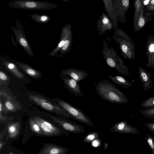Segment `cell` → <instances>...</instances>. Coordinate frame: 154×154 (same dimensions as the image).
Masks as SVG:
<instances>
[{"mask_svg":"<svg viewBox=\"0 0 154 154\" xmlns=\"http://www.w3.org/2000/svg\"><path fill=\"white\" fill-rule=\"evenodd\" d=\"M96 90L101 98L111 103L126 104L130 102L127 96L108 80L100 81L96 85Z\"/></svg>","mask_w":154,"mask_h":154,"instance_id":"6da1fadb","label":"cell"},{"mask_svg":"<svg viewBox=\"0 0 154 154\" xmlns=\"http://www.w3.org/2000/svg\"><path fill=\"white\" fill-rule=\"evenodd\" d=\"M101 52L103 59L110 67L125 75H131L129 71V68L125 64L124 61L118 56L113 47H109L105 40L103 41V49Z\"/></svg>","mask_w":154,"mask_h":154,"instance_id":"7a4b0ae2","label":"cell"},{"mask_svg":"<svg viewBox=\"0 0 154 154\" xmlns=\"http://www.w3.org/2000/svg\"><path fill=\"white\" fill-rule=\"evenodd\" d=\"M113 38L115 42L119 45L124 58L131 60H134L136 53L135 45L133 39L119 28L115 30Z\"/></svg>","mask_w":154,"mask_h":154,"instance_id":"3957f363","label":"cell"},{"mask_svg":"<svg viewBox=\"0 0 154 154\" xmlns=\"http://www.w3.org/2000/svg\"><path fill=\"white\" fill-rule=\"evenodd\" d=\"M58 104L69 115L70 118L89 126L94 127L92 121L81 109L61 100L58 101Z\"/></svg>","mask_w":154,"mask_h":154,"instance_id":"277c9868","label":"cell"},{"mask_svg":"<svg viewBox=\"0 0 154 154\" xmlns=\"http://www.w3.org/2000/svg\"><path fill=\"white\" fill-rule=\"evenodd\" d=\"M30 100L35 103L43 109L50 112L56 113L63 118H70L69 115L59 105L54 104L43 97L34 94H30L29 97Z\"/></svg>","mask_w":154,"mask_h":154,"instance_id":"5b68a950","label":"cell"},{"mask_svg":"<svg viewBox=\"0 0 154 154\" xmlns=\"http://www.w3.org/2000/svg\"><path fill=\"white\" fill-rule=\"evenodd\" d=\"M9 6L12 8L33 10L50 9L58 7L48 2L23 0H14L9 3Z\"/></svg>","mask_w":154,"mask_h":154,"instance_id":"8992f818","label":"cell"},{"mask_svg":"<svg viewBox=\"0 0 154 154\" xmlns=\"http://www.w3.org/2000/svg\"><path fill=\"white\" fill-rule=\"evenodd\" d=\"M32 119L39 126L43 134L48 136H57L62 135L66 131L39 117L33 116Z\"/></svg>","mask_w":154,"mask_h":154,"instance_id":"52a82bcc","label":"cell"},{"mask_svg":"<svg viewBox=\"0 0 154 154\" xmlns=\"http://www.w3.org/2000/svg\"><path fill=\"white\" fill-rule=\"evenodd\" d=\"M51 118L54 122L66 132L78 134L85 131V129L83 126L75 122L67 120L65 118L62 119L54 116H51Z\"/></svg>","mask_w":154,"mask_h":154,"instance_id":"ba28073f","label":"cell"},{"mask_svg":"<svg viewBox=\"0 0 154 154\" xmlns=\"http://www.w3.org/2000/svg\"><path fill=\"white\" fill-rule=\"evenodd\" d=\"M116 8V14L118 21L125 23L126 22V14L129 6V0H113Z\"/></svg>","mask_w":154,"mask_h":154,"instance_id":"9c48e42d","label":"cell"},{"mask_svg":"<svg viewBox=\"0 0 154 154\" xmlns=\"http://www.w3.org/2000/svg\"><path fill=\"white\" fill-rule=\"evenodd\" d=\"M61 78L65 84V87L75 95L80 97L84 94L82 91L79 82L74 79L62 74Z\"/></svg>","mask_w":154,"mask_h":154,"instance_id":"30bf717a","label":"cell"},{"mask_svg":"<svg viewBox=\"0 0 154 154\" xmlns=\"http://www.w3.org/2000/svg\"><path fill=\"white\" fill-rule=\"evenodd\" d=\"M110 131L120 133H139L136 128L132 127L126 121H121L116 123L111 127Z\"/></svg>","mask_w":154,"mask_h":154,"instance_id":"8fae6325","label":"cell"},{"mask_svg":"<svg viewBox=\"0 0 154 154\" xmlns=\"http://www.w3.org/2000/svg\"><path fill=\"white\" fill-rule=\"evenodd\" d=\"M107 16L113 25L115 30L118 26V20L116 14V8L113 4V0H103Z\"/></svg>","mask_w":154,"mask_h":154,"instance_id":"7c38bea8","label":"cell"},{"mask_svg":"<svg viewBox=\"0 0 154 154\" xmlns=\"http://www.w3.org/2000/svg\"><path fill=\"white\" fill-rule=\"evenodd\" d=\"M113 25L106 14L103 12L99 17L97 22V29L99 34L103 35L107 30L111 31Z\"/></svg>","mask_w":154,"mask_h":154,"instance_id":"4fadbf2b","label":"cell"},{"mask_svg":"<svg viewBox=\"0 0 154 154\" xmlns=\"http://www.w3.org/2000/svg\"><path fill=\"white\" fill-rule=\"evenodd\" d=\"M68 149L58 145L45 143L37 154H67Z\"/></svg>","mask_w":154,"mask_h":154,"instance_id":"5bb4252c","label":"cell"},{"mask_svg":"<svg viewBox=\"0 0 154 154\" xmlns=\"http://www.w3.org/2000/svg\"><path fill=\"white\" fill-rule=\"evenodd\" d=\"M146 48L147 62L145 65L147 67L154 68V36L153 35H150L148 37Z\"/></svg>","mask_w":154,"mask_h":154,"instance_id":"9a60e30c","label":"cell"},{"mask_svg":"<svg viewBox=\"0 0 154 154\" xmlns=\"http://www.w3.org/2000/svg\"><path fill=\"white\" fill-rule=\"evenodd\" d=\"M139 75L140 81L142 84L143 89L148 91L153 88L152 81V75L141 67H139Z\"/></svg>","mask_w":154,"mask_h":154,"instance_id":"2e32d148","label":"cell"},{"mask_svg":"<svg viewBox=\"0 0 154 154\" xmlns=\"http://www.w3.org/2000/svg\"><path fill=\"white\" fill-rule=\"evenodd\" d=\"M61 74H64L79 82L88 75L87 72L76 68H70L63 70Z\"/></svg>","mask_w":154,"mask_h":154,"instance_id":"e0dca14e","label":"cell"},{"mask_svg":"<svg viewBox=\"0 0 154 154\" xmlns=\"http://www.w3.org/2000/svg\"><path fill=\"white\" fill-rule=\"evenodd\" d=\"M72 32V26L70 24L65 25L62 30L60 41L59 42L57 46L51 53L50 56H54L60 49L63 46L64 42L69 34Z\"/></svg>","mask_w":154,"mask_h":154,"instance_id":"ac0fdd59","label":"cell"},{"mask_svg":"<svg viewBox=\"0 0 154 154\" xmlns=\"http://www.w3.org/2000/svg\"><path fill=\"white\" fill-rule=\"evenodd\" d=\"M4 106V112H15L22 108L20 104L15 101L11 96L5 99Z\"/></svg>","mask_w":154,"mask_h":154,"instance_id":"d6986e66","label":"cell"},{"mask_svg":"<svg viewBox=\"0 0 154 154\" xmlns=\"http://www.w3.org/2000/svg\"><path fill=\"white\" fill-rule=\"evenodd\" d=\"M13 32L14 33L16 39L19 43L24 49L26 52L31 57H33V55L32 49L26 40V38L22 33L19 31L14 30Z\"/></svg>","mask_w":154,"mask_h":154,"instance_id":"ffe728a7","label":"cell"},{"mask_svg":"<svg viewBox=\"0 0 154 154\" xmlns=\"http://www.w3.org/2000/svg\"><path fill=\"white\" fill-rule=\"evenodd\" d=\"M19 67L29 76L34 79H38L42 77V73L39 71L29 65L23 63L18 64Z\"/></svg>","mask_w":154,"mask_h":154,"instance_id":"44dd1931","label":"cell"},{"mask_svg":"<svg viewBox=\"0 0 154 154\" xmlns=\"http://www.w3.org/2000/svg\"><path fill=\"white\" fill-rule=\"evenodd\" d=\"M144 8L141 11L140 14L137 21L135 27L134 29L135 32H138L142 29L145 26V24L149 21L150 19L149 17L152 16V14L147 13L145 14V16L143 15Z\"/></svg>","mask_w":154,"mask_h":154,"instance_id":"7402d4cb","label":"cell"},{"mask_svg":"<svg viewBox=\"0 0 154 154\" xmlns=\"http://www.w3.org/2000/svg\"><path fill=\"white\" fill-rule=\"evenodd\" d=\"M108 77L115 84L120 85L123 88L127 89L133 86L132 84L123 77L118 75L112 76L108 75Z\"/></svg>","mask_w":154,"mask_h":154,"instance_id":"603a6c76","label":"cell"},{"mask_svg":"<svg viewBox=\"0 0 154 154\" xmlns=\"http://www.w3.org/2000/svg\"><path fill=\"white\" fill-rule=\"evenodd\" d=\"M3 63L6 69L14 76L20 79L24 78V75L19 70L14 63L6 61H3Z\"/></svg>","mask_w":154,"mask_h":154,"instance_id":"cb8c5ba5","label":"cell"},{"mask_svg":"<svg viewBox=\"0 0 154 154\" xmlns=\"http://www.w3.org/2000/svg\"><path fill=\"white\" fill-rule=\"evenodd\" d=\"M20 128V124L18 122L9 123L7 126V130L9 138L13 139L19 134Z\"/></svg>","mask_w":154,"mask_h":154,"instance_id":"d4e9b609","label":"cell"},{"mask_svg":"<svg viewBox=\"0 0 154 154\" xmlns=\"http://www.w3.org/2000/svg\"><path fill=\"white\" fill-rule=\"evenodd\" d=\"M143 1V0H136L134 1L135 11L133 23V29L136 26L137 21L142 9L144 8Z\"/></svg>","mask_w":154,"mask_h":154,"instance_id":"484cf974","label":"cell"},{"mask_svg":"<svg viewBox=\"0 0 154 154\" xmlns=\"http://www.w3.org/2000/svg\"><path fill=\"white\" fill-rule=\"evenodd\" d=\"M73 41L72 33L71 32L65 40L63 46L60 49L62 55L67 53L70 50Z\"/></svg>","mask_w":154,"mask_h":154,"instance_id":"4316f807","label":"cell"},{"mask_svg":"<svg viewBox=\"0 0 154 154\" xmlns=\"http://www.w3.org/2000/svg\"><path fill=\"white\" fill-rule=\"evenodd\" d=\"M99 137V134L98 132H91L84 136L83 142L85 143H90L97 140Z\"/></svg>","mask_w":154,"mask_h":154,"instance_id":"83f0119b","label":"cell"},{"mask_svg":"<svg viewBox=\"0 0 154 154\" xmlns=\"http://www.w3.org/2000/svg\"><path fill=\"white\" fill-rule=\"evenodd\" d=\"M29 122L30 129L33 132L39 135L44 134L39 126L32 118H30Z\"/></svg>","mask_w":154,"mask_h":154,"instance_id":"f1b7e54d","label":"cell"},{"mask_svg":"<svg viewBox=\"0 0 154 154\" xmlns=\"http://www.w3.org/2000/svg\"><path fill=\"white\" fill-rule=\"evenodd\" d=\"M142 115L149 119H154V107L145 108L140 111Z\"/></svg>","mask_w":154,"mask_h":154,"instance_id":"f546056e","label":"cell"},{"mask_svg":"<svg viewBox=\"0 0 154 154\" xmlns=\"http://www.w3.org/2000/svg\"><path fill=\"white\" fill-rule=\"evenodd\" d=\"M141 107L145 108L154 107V96L148 97L140 104Z\"/></svg>","mask_w":154,"mask_h":154,"instance_id":"4dcf8cb0","label":"cell"},{"mask_svg":"<svg viewBox=\"0 0 154 154\" xmlns=\"http://www.w3.org/2000/svg\"><path fill=\"white\" fill-rule=\"evenodd\" d=\"M0 80L1 84L7 83L10 80L8 76L1 70L0 71Z\"/></svg>","mask_w":154,"mask_h":154,"instance_id":"1f68e13d","label":"cell"},{"mask_svg":"<svg viewBox=\"0 0 154 154\" xmlns=\"http://www.w3.org/2000/svg\"><path fill=\"white\" fill-rule=\"evenodd\" d=\"M0 96L5 98V99L11 96L5 90L3 89H0Z\"/></svg>","mask_w":154,"mask_h":154,"instance_id":"d6a6232c","label":"cell"},{"mask_svg":"<svg viewBox=\"0 0 154 154\" xmlns=\"http://www.w3.org/2000/svg\"><path fill=\"white\" fill-rule=\"evenodd\" d=\"M146 7L148 10L154 13V0H150Z\"/></svg>","mask_w":154,"mask_h":154,"instance_id":"836d02e7","label":"cell"},{"mask_svg":"<svg viewBox=\"0 0 154 154\" xmlns=\"http://www.w3.org/2000/svg\"><path fill=\"white\" fill-rule=\"evenodd\" d=\"M145 125L151 131L154 132V121L146 123Z\"/></svg>","mask_w":154,"mask_h":154,"instance_id":"e575fe53","label":"cell"},{"mask_svg":"<svg viewBox=\"0 0 154 154\" xmlns=\"http://www.w3.org/2000/svg\"><path fill=\"white\" fill-rule=\"evenodd\" d=\"M39 18H40V19L39 20L38 22H45L48 21V16L45 15H42L39 17Z\"/></svg>","mask_w":154,"mask_h":154,"instance_id":"d590c367","label":"cell"},{"mask_svg":"<svg viewBox=\"0 0 154 154\" xmlns=\"http://www.w3.org/2000/svg\"><path fill=\"white\" fill-rule=\"evenodd\" d=\"M5 109L4 105L2 102L1 100L0 99V112H4Z\"/></svg>","mask_w":154,"mask_h":154,"instance_id":"8d00e7d4","label":"cell"},{"mask_svg":"<svg viewBox=\"0 0 154 154\" xmlns=\"http://www.w3.org/2000/svg\"><path fill=\"white\" fill-rule=\"evenodd\" d=\"M6 119V117L4 116L1 112H0V120L1 122L2 121H5Z\"/></svg>","mask_w":154,"mask_h":154,"instance_id":"74e56055","label":"cell"},{"mask_svg":"<svg viewBox=\"0 0 154 154\" xmlns=\"http://www.w3.org/2000/svg\"><path fill=\"white\" fill-rule=\"evenodd\" d=\"M150 0H143V2L144 5H147L149 2Z\"/></svg>","mask_w":154,"mask_h":154,"instance_id":"f35d334b","label":"cell"},{"mask_svg":"<svg viewBox=\"0 0 154 154\" xmlns=\"http://www.w3.org/2000/svg\"><path fill=\"white\" fill-rule=\"evenodd\" d=\"M97 140H94V141H93V145L94 146H97V144L98 145V143H97Z\"/></svg>","mask_w":154,"mask_h":154,"instance_id":"ab89813d","label":"cell"},{"mask_svg":"<svg viewBox=\"0 0 154 154\" xmlns=\"http://www.w3.org/2000/svg\"><path fill=\"white\" fill-rule=\"evenodd\" d=\"M5 142L4 143H2V142L0 141V149H2V148L3 147V146L5 144Z\"/></svg>","mask_w":154,"mask_h":154,"instance_id":"60d3db41","label":"cell"},{"mask_svg":"<svg viewBox=\"0 0 154 154\" xmlns=\"http://www.w3.org/2000/svg\"><path fill=\"white\" fill-rule=\"evenodd\" d=\"M9 154H13V153L12 152H11Z\"/></svg>","mask_w":154,"mask_h":154,"instance_id":"b9f144b4","label":"cell"}]
</instances>
